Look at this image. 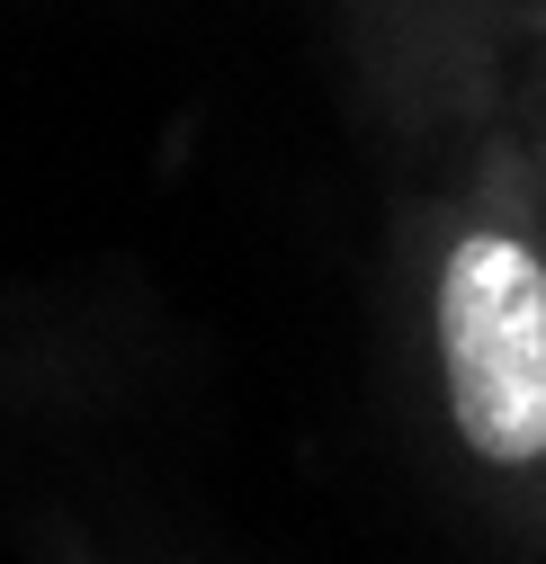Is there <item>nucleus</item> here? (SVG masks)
I'll list each match as a JSON object with an SVG mask.
<instances>
[{"instance_id": "obj_1", "label": "nucleus", "mask_w": 546, "mask_h": 564, "mask_svg": "<svg viewBox=\"0 0 546 564\" xmlns=\"http://www.w3.org/2000/svg\"><path fill=\"white\" fill-rule=\"evenodd\" d=\"M448 403L474 457H546V260L520 234H466L439 269Z\"/></svg>"}]
</instances>
